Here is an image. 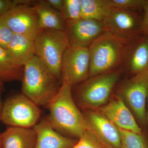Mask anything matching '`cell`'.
I'll return each mask as SVG.
<instances>
[{
	"mask_svg": "<svg viewBox=\"0 0 148 148\" xmlns=\"http://www.w3.org/2000/svg\"><path fill=\"white\" fill-rule=\"evenodd\" d=\"M147 99H148V95Z\"/></svg>",
	"mask_w": 148,
	"mask_h": 148,
	"instance_id": "d6a6232c",
	"label": "cell"
},
{
	"mask_svg": "<svg viewBox=\"0 0 148 148\" xmlns=\"http://www.w3.org/2000/svg\"><path fill=\"white\" fill-rule=\"evenodd\" d=\"M81 18L103 22L110 13L109 0H81Z\"/></svg>",
	"mask_w": 148,
	"mask_h": 148,
	"instance_id": "d6986e66",
	"label": "cell"
},
{
	"mask_svg": "<svg viewBox=\"0 0 148 148\" xmlns=\"http://www.w3.org/2000/svg\"><path fill=\"white\" fill-rule=\"evenodd\" d=\"M119 129L121 134V148H148V145L142 134Z\"/></svg>",
	"mask_w": 148,
	"mask_h": 148,
	"instance_id": "44dd1931",
	"label": "cell"
},
{
	"mask_svg": "<svg viewBox=\"0 0 148 148\" xmlns=\"http://www.w3.org/2000/svg\"><path fill=\"white\" fill-rule=\"evenodd\" d=\"M143 9L144 10V16L142 18V33L143 35L148 37V0H145Z\"/></svg>",
	"mask_w": 148,
	"mask_h": 148,
	"instance_id": "4316f807",
	"label": "cell"
},
{
	"mask_svg": "<svg viewBox=\"0 0 148 148\" xmlns=\"http://www.w3.org/2000/svg\"><path fill=\"white\" fill-rule=\"evenodd\" d=\"M46 1L52 8L61 12L64 5V0H47Z\"/></svg>",
	"mask_w": 148,
	"mask_h": 148,
	"instance_id": "83f0119b",
	"label": "cell"
},
{
	"mask_svg": "<svg viewBox=\"0 0 148 148\" xmlns=\"http://www.w3.org/2000/svg\"><path fill=\"white\" fill-rule=\"evenodd\" d=\"M56 79L36 56L24 66L22 93L37 106H47L59 88Z\"/></svg>",
	"mask_w": 148,
	"mask_h": 148,
	"instance_id": "3957f363",
	"label": "cell"
},
{
	"mask_svg": "<svg viewBox=\"0 0 148 148\" xmlns=\"http://www.w3.org/2000/svg\"><path fill=\"white\" fill-rule=\"evenodd\" d=\"M146 71H147L148 72V66H147V69H146Z\"/></svg>",
	"mask_w": 148,
	"mask_h": 148,
	"instance_id": "1f68e13d",
	"label": "cell"
},
{
	"mask_svg": "<svg viewBox=\"0 0 148 148\" xmlns=\"http://www.w3.org/2000/svg\"><path fill=\"white\" fill-rule=\"evenodd\" d=\"M79 139L77 144L72 148H107L90 125L85 130Z\"/></svg>",
	"mask_w": 148,
	"mask_h": 148,
	"instance_id": "7402d4cb",
	"label": "cell"
},
{
	"mask_svg": "<svg viewBox=\"0 0 148 148\" xmlns=\"http://www.w3.org/2000/svg\"><path fill=\"white\" fill-rule=\"evenodd\" d=\"M0 148H2L1 146V135L0 134Z\"/></svg>",
	"mask_w": 148,
	"mask_h": 148,
	"instance_id": "4dcf8cb0",
	"label": "cell"
},
{
	"mask_svg": "<svg viewBox=\"0 0 148 148\" xmlns=\"http://www.w3.org/2000/svg\"><path fill=\"white\" fill-rule=\"evenodd\" d=\"M86 119L90 127L107 148H121L119 128L103 114L89 112Z\"/></svg>",
	"mask_w": 148,
	"mask_h": 148,
	"instance_id": "7c38bea8",
	"label": "cell"
},
{
	"mask_svg": "<svg viewBox=\"0 0 148 148\" xmlns=\"http://www.w3.org/2000/svg\"><path fill=\"white\" fill-rule=\"evenodd\" d=\"M33 127L37 134L35 148H72L78 142L58 133L47 119L37 123Z\"/></svg>",
	"mask_w": 148,
	"mask_h": 148,
	"instance_id": "5bb4252c",
	"label": "cell"
},
{
	"mask_svg": "<svg viewBox=\"0 0 148 148\" xmlns=\"http://www.w3.org/2000/svg\"><path fill=\"white\" fill-rule=\"evenodd\" d=\"M23 71L24 67L14 64L5 49L0 47V80L3 82L21 80Z\"/></svg>",
	"mask_w": 148,
	"mask_h": 148,
	"instance_id": "ffe728a7",
	"label": "cell"
},
{
	"mask_svg": "<svg viewBox=\"0 0 148 148\" xmlns=\"http://www.w3.org/2000/svg\"><path fill=\"white\" fill-rule=\"evenodd\" d=\"M71 86L63 80L58 92L48 105L47 119L56 130L79 138L89 125L74 102Z\"/></svg>",
	"mask_w": 148,
	"mask_h": 148,
	"instance_id": "6da1fadb",
	"label": "cell"
},
{
	"mask_svg": "<svg viewBox=\"0 0 148 148\" xmlns=\"http://www.w3.org/2000/svg\"><path fill=\"white\" fill-rule=\"evenodd\" d=\"M102 113L120 129L142 134L141 128L121 96L101 109Z\"/></svg>",
	"mask_w": 148,
	"mask_h": 148,
	"instance_id": "4fadbf2b",
	"label": "cell"
},
{
	"mask_svg": "<svg viewBox=\"0 0 148 148\" xmlns=\"http://www.w3.org/2000/svg\"><path fill=\"white\" fill-rule=\"evenodd\" d=\"M5 50L14 64L24 67L35 56L34 39L24 35L14 34Z\"/></svg>",
	"mask_w": 148,
	"mask_h": 148,
	"instance_id": "e0dca14e",
	"label": "cell"
},
{
	"mask_svg": "<svg viewBox=\"0 0 148 148\" xmlns=\"http://www.w3.org/2000/svg\"><path fill=\"white\" fill-rule=\"evenodd\" d=\"M2 148H35L37 134L33 128L11 126L1 134Z\"/></svg>",
	"mask_w": 148,
	"mask_h": 148,
	"instance_id": "2e32d148",
	"label": "cell"
},
{
	"mask_svg": "<svg viewBox=\"0 0 148 148\" xmlns=\"http://www.w3.org/2000/svg\"><path fill=\"white\" fill-rule=\"evenodd\" d=\"M33 7L38 16L40 31L52 29L65 31V21L61 12L52 8L46 1H36Z\"/></svg>",
	"mask_w": 148,
	"mask_h": 148,
	"instance_id": "ac0fdd59",
	"label": "cell"
},
{
	"mask_svg": "<svg viewBox=\"0 0 148 148\" xmlns=\"http://www.w3.org/2000/svg\"><path fill=\"white\" fill-rule=\"evenodd\" d=\"M122 98L126 101L138 119L145 123L146 101L148 95V72L146 70L128 80L121 86Z\"/></svg>",
	"mask_w": 148,
	"mask_h": 148,
	"instance_id": "ba28073f",
	"label": "cell"
},
{
	"mask_svg": "<svg viewBox=\"0 0 148 148\" xmlns=\"http://www.w3.org/2000/svg\"><path fill=\"white\" fill-rule=\"evenodd\" d=\"M40 115L39 106L22 93L5 101L1 121L11 126L31 128L38 123Z\"/></svg>",
	"mask_w": 148,
	"mask_h": 148,
	"instance_id": "5b68a950",
	"label": "cell"
},
{
	"mask_svg": "<svg viewBox=\"0 0 148 148\" xmlns=\"http://www.w3.org/2000/svg\"><path fill=\"white\" fill-rule=\"evenodd\" d=\"M89 63L88 48L69 47L62 59L63 80L72 86L84 81L89 76Z\"/></svg>",
	"mask_w": 148,
	"mask_h": 148,
	"instance_id": "9c48e42d",
	"label": "cell"
},
{
	"mask_svg": "<svg viewBox=\"0 0 148 148\" xmlns=\"http://www.w3.org/2000/svg\"><path fill=\"white\" fill-rule=\"evenodd\" d=\"M142 21V18L135 11L112 7L103 23L106 32L130 42L143 34Z\"/></svg>",
	"mask_w": 148,
	"mask_h": 148,
	"instance_id": "52a82bcc",
	"label": "cell"
},
{
	"mask_svg": "<svg viewBox=\"0 0 148 148\" xmlns=\"http://www.w3.org/2000/svg\"><path fill=\"white\" fill-rule=\"evenodd\" d=\"M35 56L44 64L56 79L61 75L63 56L69 46L64 31L42 29L34 40Z\"/></svg>",
	"mask_w": 148,
	"mask_h": 148,
	"instance_id": "277c9868",
	"label": "cell"
},
{
	"mask_svg": "<svg viewBox=\"0 0 148 148\" xmlns=\"http://www.w3.org/2000/svg\"><path fill=\"white\" fill-rule=\"evenodd\" d=\"M17 5L16 0H0V17Z\"/></svg>",
	"mask_w": 148,
	"mask_h": 148,
	"instance_id": "484cf974",
	"label": "cell"
},
{
	"mask_svg": "<svg viewBox=\"0 0 148 148\" xmlns=\"http://www.w3.org/2000/svg\"><path fill=\"white\" fill-rule=\"evenodd\" d=\"M4 88L3 82L0 80V94L3 91Z\"/></svg>",
	"mask_w": 148,
	"mask_h": 148,
	"instance_id": "f546056e",
	"label": "cell"
},
{
	"mask_svg": "<svg viewBox=\"0 0 148 148\" xmlns=\"http://www.w3.org/2000/svg\"><path fill=\"white\" fill-rule=\"evenodd\" d=\"M112 7L135 11L143 8L145 0H109Z\"/></svg>",
	"mask_w": 148,
	"mask_h": 148,
	"instance_id": "cb8c5ba5",
	"label": "cell"
},
{
	"mask_svg": "<svg viewBox=\"0 0 148 148\" xmlns=\"http://www.w3.org/2000/svg\"><path fill=\"white\" fill-rule=\"evenodd\" d=\"M14 33L1 17H0V47L6 49L10 42Z\"/></svg>",
	"mask_w": 148,
	"mask_h": 148,
	"instance_id": "d4e9b609",
	"label": "cell"
},
{
	"mask_svg": "<svg viewBox=\"0 0 148 148\" xmlns=\"http://www.w3.org/2000/svg\"><path fill=\"white\" fill-rule=\"evenodd\" d=\"M1 17L14 34L24 35L35 40L40 32L38 16L33 6L18 5Z\"/></svg>",
	"mask_w": 148,
	"mask_h": 148,
	"instance_id": "30bf717a",
	"label": "cell"
},
{
	"mask_svg": "<svg viewBox=\"0 0 148 148\" xmlns=\"http://www.w3.org/2000/svg\"><path fill=\"white\" fill-rule=\"evenodd\" d=\"M129 42L110 32H106L99 36L88 47L89 75L95 77L125 65Z\"/></svg>",
	"mask_w": 148,
	"mask_h": 148,
	"instance_id": "7a4b0ae2",
	"label": "cell"
},
{
	"mask_svg": "<svg viewBox=\"0 0 148 148\" xmlns=\"http://www.w3.org/2000/svg\"><path fill=\"white\" fill-rule=\"evenodd\" d=\"M3 104L0 96V121L1 120V117L2 111Z\"/></svg>",
	"mask_w": 148,
	"mask_h": 148,
	"instance_id": "f1b7e54d",
	"label": "cell"
},
{
	"mask_svg": "<svg viewBox=\"0 0 148 148\" xmlns=\"http://www.w3.org/2000/svg\"><path fill=\"white\" fill-rule=\"evenodd\" d=\"M81 12V0H64V5L61 13L65 21L80 19Z\"/></svg>",
	"mask_w": 148,
	"mask_h": 148,
	"instance_id": "603a6c76",
	"label": "cell"
},
{
	"mask_svg": "<svg viewBox=\"0 0 148 148\" xmlns=\"http://www.w3.org/2000/svg\"><path fill=\"white\" fill-rule=\"evenodd\" d=\"M125 65L136 75L145 70L148 66V37H138L128 44Z\"/></svg>",
	"mask_w": 148,
	"mask_h": 148,
	"instance_id": "9a60e30c",
	"label": "cell"
},
{
	"mask_svg": "<svg viewBox=\"0 0 148 148\" xmlns=\"http://www.w3.org/2000/svg\"><path fill=\"white\" fill-rule=\"evenodd\" d=\"M120 75L119 71H113L95 76L84 82L78 90V98L82 105L98 107L107 103Z\"/></svg>",
	"mask_w": 148,
	"mask_h": 148,
	"instance_id": "8992f818",
	"label": "cell"
},
{
	"mask_svg": "<svg viewBox=\"0 0 148 148\" xmlns=\"http://www.w3.org/2000/svg\"><path fill=\"white\" fill-rule=\"evenodd\" d=\"M64 32L70 47L88 48L106 31L103 22L80 18L65 21Z\"/></svg>",
	"mask_w": 148,
	"mask_h": 148,
	"instance_id": "8fae6325",
	"label": "cell"
}]
</instances>
